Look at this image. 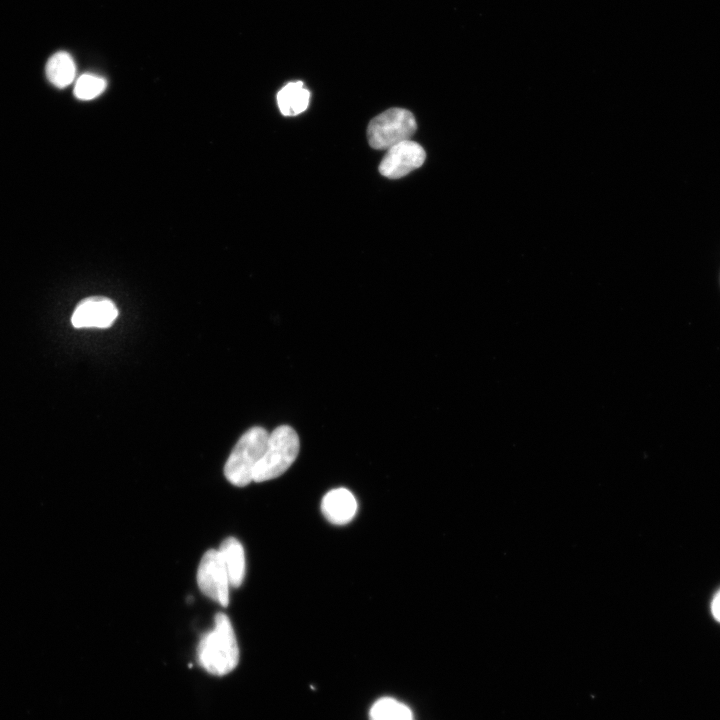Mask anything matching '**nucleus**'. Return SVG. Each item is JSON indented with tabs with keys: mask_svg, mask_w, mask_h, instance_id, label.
Returning a JSON list of instances; mask_svg holds the SVG:
<instances>
[{
	"mask_svg": "<svg viewBox=\"0 0 720 720\" xmlns=\"http://www.w3.org/2000/svg\"><path fill=\"white\" fill-rule=\"evenodd\" d=\"M197 659L204 670L215 676H224L237 666L239 647L226 614H216L214 628L201 637Z\"/></svg>",
	"mask_w": 720,
	"mask_h": 720,
	"instance_id": "f257e3e1",
	"label": "nucleus"
},
{
	"mask_svg": "<svg viewBox=\"0 0 720 720\" xmlns=\"http://www.w3.org/2000/svg\"><path fill=\"white\" fill-rule=\"evenodd\" d=\"M268 436L266 429L255 426L239 438L224 467L225 477L231 484L244 487L253 481L254 471L264 454Z\"/></svg>",
	"mask_w": 720,
	"mask_h": 720,
	"instance_id": "f03ea898",
	"label": "nucleus"
},
{
	"mask_svg": "<svg viewBox=\"0 0 720 720\" xmlns=\"http://www.w3.org/2000/svg\"><path fill=\"white\" fill-rule=\"evenodd\" d=\"M300 449L296 431L281 425L269 433L267 445L257 464L253 481L264 482L282 475L296 460Z\"/></svg>",
	"mask_w": 720,
	"mask_h": 720,
	"instance_id": "7ed1b4c3",
	"label": "nucleus"
},
{
	"mask_svg": "<svg viewBox=\"0 0 720 720\" xmlns=\"http://www.w3.org/2000/svg\"><path fill=\"white\" fill-rule=\"evenodd\" d=\"M416 128V120L410 111L391 108L370 121L367 138L372 148L387 150L400 142L410 140Z\"/></svg>",
	"mask_w": 720,
	"mask_h": 720,
	"instance_id": "20e7f679",
	"label": "nucleus"
},
{
	"mask_svg": "<svg viewBox=\"0 0 720 720\" xmlns=\"http://www.w3.org/2000/svg\"><path fill=\"white\" fill-rule=\"evenodd\" d=\"M197 584L204 595L226 607L229 603V578L219 550L204 553L197 570Z\"/></svg>",
	"mask_w": 720,
	"mask_h": 720,
	"instance_id": "39448f33",
	"label": "nucleus"
},
{
	"mask_svg": "<svg viewBox=\"0 0 720 720\" xmlns=\"http://www.w3.org/2000/svg\"><path fill=\"white\" fill-rule=\"evenodd\" d=\"M425 157L420 144L406 140L387 149L379 165V172L387 178L398 179L420 167Z\"/></svg>",
	"mask_w": 720,
	"mask_h": 720,
	"instance_id": "423d86ee",
	"label": "nucleus"
},
{
	"mask_svg": "<svg viewBox=\"0 0 720 720\" xmlns=\"http://www.w3.org/2000/svg\"><path fill=\"white\" fill-rule=\"evenodd\" d=\"M118 316L114 302L104 296H92L81 300L71 317L75 328H108Z\"/></svg>",
	"mask_w": 720,
	"mask_h": 720,
	"instance_id": "0eeeda50",
	"label": "nucleus"
},
{
	"mask_svg": "<svg viewBox=\"0 0 720 720\" xmlns=\"http://www.w3.org/2000/svg\"><path fill=\"white\" fill-rule=\"evenodd\" d=\"M357 501L352 492L346 488H335L327 492L321 502V510L325 518L332 524L349 523L357 512Z\"/></svg>",
	"mask_w": 720,
	"mask_h": 720,
	"instance_id": "6e6552de",
	"label": "nucleus"
},
{
	"mask_svg": "<svg viewBox=\"0 0 720 720\" xmlns=\"http://www.w3.org/2000/svg\"><path fill=\"white\" fill-rule=\"evenodd\" d=\"M230 586L239 587L245 576V554L242 544L234 537L226 538L219 547Z\"/></svg>",
	"mask_w": 720,
	"mask_h": 720,
	"instance_id": "1a4fd4ad",
	"label": "nucleus"
},
{
	"mask_svg": "<svg viewBox=\"0 0 720 720\" xmlns=\"http://www.w3.org/2000/svg\"><path fill=\"white\" fill-rule=\"evenodd\" d=\"M309 99L310 92L302 81L289 82L277 94L278 107L285 116H295L305 111Z\"/></svg>",
	"mask_w": 720,
	"mask_h": 720,
	"instance_id": "9d476101",
	"label": "nucleus"
},
{
	"mask_svg": "<svg viewBox=\"0 0 720 720\" xmlns=\"http://www.w3.org/2000/svg\"><path fill=\"white\" fill-rule=\"evenodd\" d=\"M45 71L48 80L54 86L64 88L74 80L76 66L67 52L60 51L49 58Z\"/></svg>",
	"mask_w": 720,
	"mask_h": 720,
	"instance_id": "9b49d317",
	"label": "nucleus"
},
{
	"mask_svg": "<svg viewBox=\"0 0 720 720\" xmlns=\"http://www.w3.org/2000/svg\"><path fill=\"white\" fill-rule=\"evenodd\" d=\"M370 720H414L412 710L405 703L382 697L374 702L369 711Z\"/></svg>",
	"mask_w": 720,
	"mask_h": 720,
	"instance_id": "f8f14e48",
	"label": "nucleus"
},
{
	"mask_svg": "<svg viewBox=\"0 0 720 720\" xmlns=\"http://www.w3.org/2000/svg\"><path fill=\"white\" fill-rule=\"evenodd\" d=\"M106 88V80L102 77L83 74L74 87V95L80 100H91L99 96Z\"/></svg>",
	"mask_w": 720,
	"mask_h": 720,
	"instance_id": "ddd939ff",
	"label": "nucleus"
},
{
	"mask_svg": "<svg viewBox=\"0 0 720 720\" xmlns=\"http://www.w3.org/2000/svg\"><path fill=\"white\" fill-rule=\"evenodd\" d=\"M711 611L714 618L720 622V590L713 597Z\"/></svg>",
	"mask_w": 720,
	"mask_h": 720,
	"instance_id": "4468645a",
	"label": "nucleus"
}]
</instances>
